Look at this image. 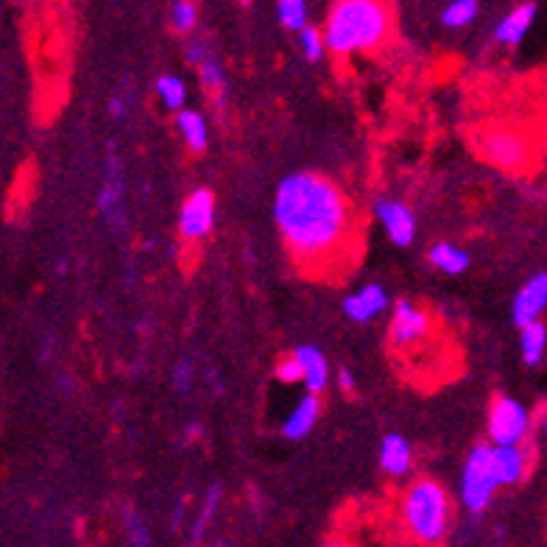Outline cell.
I'll use <instances>...</instances> for the list:
<instances>
[{
	"instance_id": "obj_15",
	"label": "cell",
	"mask_w": 547,
	"mask_h": 547,
	"mask_svg": "<svg viewBox=\"0 0 547 547\" xmlns=\"http://www.w3.org/2000/svg\"><path fill=\"white\" fill-rule=\"evenodd\" d=\"M321 419V400L319 394H302L294 402V408L288 411V416L282 419V436L288 441H302L313 433V427L319 425Z\"/></svg>"
},
{
	"instance_id": "obj_8",
	"label": "cell",
	"mask_w": 547,
	"mask_h": 547,
	"mask_svg": "<svg viewBox=\"0 0 547 547\" xmlns=\"http://www.w3.org/2000/svg\"><path fill=\"white\" fill-rule=\"evenodd\" d=\"M386 335L388 344L397 352H411L433 335V319L422 305H416L411 299H397L391 307Z\"/></svg>"
},
{
	"instance_id": "obj_14",
	"label": "cell",
	"mask_w": 547,
	"mask_h": 547,
	"mask_svg": "<svg viewBox=\"0 0 547 547\" xmlns=\"http://www.w3.org/2000/svg\"><path fill=\"white\" fill-rule=\"evenodd\" d=\"M291 355L302 369V386L307 388V394H324L330 386V377H333L327 355L313 344H299Z\"/></svg>"
},
{
	"instance_id": "obj_3",
	"label": "cell",
	"mask_w": 547,
	"mask_h": 547,
	"mask_svg": "<svg viewBox=\"0 0 547 547\" xmlns=\"http://www.w3.org/2000/svg\"><path fill=\"white\" fill-rule=\"evenodd\" d=\"M400 525L422 547H439L453 525V497L436 478H414L400 494Z\"/></svg>"
},
{
	"instance_id": "obj_10",
	"label": "cell",
	"mask_w": 547,
	"mask_h": 547,
	"mask_svg": "<svg viewBox=\"0 0 547 547\" xmlns=\"http://www.w3.org/2000/svg\"><path fill=\"white\" fill-rule=\"evenodd\" d=\"M372 215L377 221V227L383 229L388 241L394 246H411L416 241V232H419V221H416V213L411 210V204H405L402 199H394V196H380L374 199Z\"/></svg>"
},
{
	"instance_id": "obj_35",
	"label": "cell",
	"mask_w": 547,
	"mask_h": 547,
	"mask_svg": "<svg viewBox=\"0 0 547 547\" xmlns=\"http://www.w3.org/2000/svg\"><path fill=\"white\" fill-rule=\"evenodd\" d=\"M542 436H545V441H547V419L542 422Z\"/></svg>"
},
{
	"instance_id": "obj_16",
	"label": "cell",
	"mask_w": 547,
	"mask_h": 547,
	"mask_svg": "<svg viewBox=\"0 0 547 547\" xmlns=\"http://www.w3.org/2000/svg\"><path fill=\"white\" fill-rule=\"evenodd\" d=\"M536 3H520V6H514L511 12L494 26V42L497 45H506V48H517L525 37H528V31L534 28L536 20Z\"/></svg>"
},
{
	"instance_id": "obj_5",
	"label": "cell",
	"mask_w": 547,
	"mask_h": 547,
	"mask_svg": "<svg viewBox=\"0 0 547 547\" xmlns=\"http://www.w3.org/2000/svg\"><path fill=\"white\" fill-rule=\"evenodd\" d=\"M497 489H503V486L494 472L492 444H475L464 458V467H461V481H458L461 506L467 508L469 514H483L492 506Z\"/></svg>"
},
{
	"instance_id": "obj_9",
	"label": "cell",
	"mask_w": 547,
	"mask_h": 547,
	"mask_svg": "<svg viewBox=\"0 0 547 547\" xmlns=\"http://www.w3.org/2000/svg\"><path fill=\"white\" fill-rule=\"evenodd\" d=\"M215 193L210 187H196L190 190L179 207L176 229H179V241L193 246V243L207 241L215 229Z\"/></svg>"
},
{
	"instance_id": "obj_27",
	"label": "cell",
	"mask_w": 547,
	"mask_h": 547,
	"mask_svg": "<svg viewBox=\"0 0 547 547\" xmlns=\"http://www.w3.org/2000/svg\"><path fill=\"white\" fill-rule=\"evenodd\" d=\"M221 483H215V486H210V492H207V497H204V506H201V514L196 517V525H193V536H201L204 534V528L213 522V517L218 514V506H221Z\"/></svg>"
},
{
	"instance_id": "obj_30",
	"label": "cell",
	"mask_w": 547,
	"mask_h": 547,
	"mask_svg": "<svg viewBox=\"0 0 547 547\" xmlns=\"http://www.w3.org/2000/svg\"><path fill=\"white\" fill-rule=\"evenodd\" d=\"M193 380H196V366L190 361H179L171 372V383L179 394H187L193 388Z\"/></svg>"
},
{
	"instance_id": "obj_18",
	"label": "cell",
	"mask_w": 547,
	"mask_h": 547,
	"mask_svg": "<svg viewBox=\"0 0 547 547\" xmlns=\"http://www.w3.org/2000/svg\"><path fill=\"white\" fill-rule=\"evenodd\" d=\"M174 123L190 154H204L210 148V123L199 109H182L179 115H174Z\"/></svg>"
},
{
	"instance_id": "obj_31",
	"label": "cell",
	"mask_w": 547,
	"mask_h": 547,
	"mask_svg": "<svg viewBox=\"0 0 547 547\" xmlns=\"http://www.w3.org/2000/svg\"><path fill=\"white\" fill-rule=\"evenodd\" d=\"M274 374H277V380L285 383V386L302 383V369H299V363H296L294 355H285V358L274 366Z\"/></svg>"
},
{
	"instance_id": "obj_7",
	"label": "cell",
	"mask_w": 547,
	"mask_h": 547,
	"mask_svg": "<svg viewBox=\"0 0 547 547\" xmlns=\"http://www.w3.org/2000/svg\"><path fill=\"white\" fill-rule=\"evenodd\" d=\"M98 215L112 232H123L129 224V210H126V171H123L121 157L109 151L101 174V187L95 199Z\"/></svg>"
},
{
	"instance_id": "obj_20",
	"label": "cell",
	"mask_w": 547,
	"mask_h": 547,
	"mask_svg": "<svg viewBox=\"0 0 547 547\" xmlns=\"http://www.w3.org/2000/svg\"><path fill=\"white\" fill-rule=\"evenodd\" d=\"M199 84L204 93L213 98V104L218 109L227 104V93H229V81H227V70L221 65V59L218 56H210L207 62H201L199 67Z\"/></svg>"
},
{
	"instance_id": "obj_33",
	"label": "cell",
	"mask_w": 547,
	"mask_h": 547,
	"mask_svg": "<svg viewBox=\"0 0 547 547\" xmlns=\"http://www.w3.org/2000/svg\"><path fill=\"white\" fill-rule=\"evenodd\" d=\"M335 380H338V386L344 388V391H355V374L349 372V369H341Z\"/></svg>"
},
{
	"instance_id": "obj_6",
	"label": "cell",
	"mask_w": 547,
	"mask_h": 547,
	"mask_svg": "<svg viewBox=\"0 0 547 547\" xmlns=\"http://www.w3.org/2000/svg\"><path fill=\"white\" fill-rule=\"evenodd\" d=\"M534 430V416L528 411V405L517 397L500 394L489 405L486 416V433L492 447H511V444H525V439Z\"/></svg>"
},
{
	"instance_id": "obj_32",
	"label": "cell",
	"mask_w": 547,
	"mask_h": 547,
	"mask_svg": "<svg viewBox=\"0 0 547 547\" xmlns=\"http://www.w3.org/2000/svg\"><path fill=\"white\" fill-rule=\"evenodd\" d=\"M132 104H134L132 90H118V93L112 95V101H109V112H112V118H115V121H126V118L132 115Z\"/></svg>"
},
{
	"instance_id": "obj_29",
	"label": "cell",
	"mask_w": 547,
	"mask_h": 547,
	"mask_svg": "<svg viewBox=\"0 0 547 547\" xmlns=\"http://www.w3.org/2000/svg\"><path fill=\"white\" fill-rule=\"evenodd\" d=\"M210 56H213V48H210V42L204 40V37H187L185 59L190 65L199 67L201 62H207Z\"/></svg>"
},
{
	"instance_id": "obj_12",
	"label": "cell",
	"mask_w": 547,
	"mask_h": 547,
	"mask_svg": "<svg viewBox=\"0 0 547 547\" xmlns=\"http://www.w3.org/2000/svg\"><path fill=\"white\" fill-rule=\"evenodd\" d=\"M341 310L349 321L355 324H369L380 319L388 310V291L380 282H363L361 288L349 291L341 302Z\"/></svg>"
},
{
	"instance_id": "obj_23",
	"label": "cell",
	"mask_w": 547,
	"mask_h": 547,
	"mask_svg": "<svg viewBox=\"0 0 547 547\" xmlns=\"http://www.w3.org/2000/svg\"><path fill=\"white\" fill-rule=\"evenodd\" d=\"M168 20H171V28H174L176 34L193 37V31L199 26V6H196V0H174Z\"/></svg>"
},
{
	"instance_id": "obj_19",
	"label": "cell",
	"mask_w": 547,
	"mask_h": 547,
	"mask_svg": "<svg viewBox=\"0 0 547 547\" xmlns=\"http://www.w3.org/2000/svg\"><path fill=\"white\" fill-rule=\"evenodd\" d=\"M427 263L447 277H461L469 268V252L450 241H439L427 249Z\"/></svg>"
},
{
	"instance_id": "obj_24",
	"label": "cell",
	"mask_w": 547,
	"mask_h": 547,
	"mask_svg": "<svg viewBox=\"0 0 547 547\" xmlns=\"http://www.w3.org/2000/svg\"><path fill=\"white\" fill-rule=\"evenodd\" d=\"M481 12L478 0H450L441 12V23L447 28H467Z\"/></svg>"
},
{
	"instance_id": "obj_17",
	"label": "cell",
	"mask_w": 547,
	"mask_h": 547,
	"mask_svg": "<svg viewBox=\"0 0 547 547\" xmlns=\"http://www.w3.org/2000/svg\"><path fill=\"white\" fill-rule=\"evenodd\" d=\"M494 472L500 486H517L525 481L528 469H531V455L525 450V444H511V447H492Z\"/></svg>"
},
{
	"instance_id": "obj_11",
	"label": "cell",
	"mask_w": 547,
	"mask_h": 547,
	"mask_svg": "<svg viewBox=\"0 0 547 547\" xmlns=\"http://www.w3.org/2000/svg\"><path fill=\"white\" fill-rule=\"evenodd\" d=\"M547 310V271H536L534 277L522 282L511 299V321L517 327H528L542 321Z\"/></svg>"
},
{
	"instance_id": "obj_21",
	"label": "cell",
	"mask_w": 547,
	"mask_h": 547,
	"mask_svg": "<svg viewBox=\"0 0 547 547\" xmlns=\"http://www.w3.org/2000/svg\"><path fill=\"white\" fill-rule=\"evenodd\" d=\"M547 355V324L534 321L528 327H520V358L525 366H539Z\"/></svg>"
},
{
	"instance_id": "obj_25",
	"label": "cell",
	"mask_w": 547,
	"mask_h": 547,
	"mask_svg": "<svg viewBox=\"0 0 547 547\" xmlns=\"http://www.w3.org/2000/svg\"><path fill=\"white\" fill-rule=\"evenodd\" d=\"M277 17L288 31H302L307 26V0H277Z\"/></svg>"
},
{
	"instance_id": "obj_36",
	"label": "cell",
	"mask_w": 547,
	"mask_h": 547,
	"mask_svg": "<svg viewBox=\"0 0 547 547\" xmlns=\"http://www.w3.org/2000/svg\"><path fill=\"white\" fill-rule=\"evenodd\" d=\"M210 547H213V545H210Z\"/></svg>"
},
{
	"instance_id": "obj_1",
	"label": "cell",
	"mask_w": 547,
	"mask_h": 547,
	"mask_svg": "<svg viewBox=\"0 0 547 547\" xmlns=\"http://www.w3.org/2000/svg\"><path fill=\"white\" fill-rule=\"evenodd\" d=\"M271 210L285 249L305 271L344 263L355 238V207L335 179L319 171L282 176Z\"/></svg>"
},
{
	"instance_id": "obj_4",
	"label": "cell",
	"mask_w": 547,
	"mask_h": 547,
	"mask_svg": "<svg viewBox=\"0 0 547 547\" xmlns=\"http://www.w3.org/2000/svg\"><path fill=\"white\" fill-rule=\"evenodd\" d=\"M478 151L492 168L506 171V174H522L536 160L534 137L522 129H514V126H492V129L481 132Z\"/></svg>"
},
{
	"instance_id": "obj_2",
	"label": "cell",
	"mask_w": 547,
	"mask_h": 547,
	"mask_svg": "<svg viewBox=\"0 0 547 547\" xmlns=\"http://www.w3.org/2000/svg\"><path fill=\"white\" fill-rule=\"evenodd\" d=\"M321 31L327 54L338 59L374 54L391 34V12L386 0H335Z\"/></svg>"
},
{
	"instance_id": "obj_13",
	"label": "cell",
	"mask_w": 547,
	"mask_h": 547,
	"mask_svg": "<svg viewBox=\"0 0 547 547\" xmlns=\"http://www.w3.org/2000/svg\"><path fill=\"white\" fill-rule=\"evenodd\" d=\"M377 464H380V472L388 478H408L416 464L414 444L402 433H388L386 439L380 441Z\"/></svg>"
},
{
	"instance_id": "obj_26",
	"label": "cell",
	"mask_w": 547,
	"mask_h": 547,
	"mask_svg": "<svg viewBox=\"0 0 547 547\" xmlns=\"http://www.w3.org/2000/svg\"><path fill=\"white\" fill-rule=\"evenodd\" d=\"M299 51L307 62H321L327 54V42H324V31L316 26H305L299 31Z\"/></svg>"
},
{
	"instance_id": "obj_22",
	"label": "cell",
	"mask_w": 547,
	"mask_h": 547,
	"mask_svg": "<svg viewBox=\"0 0 547 547\" xmlns=\"http://www.w3.org/2000/svg\"><path fill=\"white\" fill-rule=\"evenodd\" d=\"M154 93L160 98L162 107L168 109V112H174V115L187 109V84L176 73H162L157 84H154Z\"/></svg>"
},
{
	"instance_id": "obj_28",
	"label": "cell",
	"mask_w": 547,
	"mask_h": 547,
	"mask_svg": "<svg viewBox=\"0 0 547 547\" xmlns=\"http://www.w3.org/2000/svg\"><path fill=\"white\" fill-rule=\"evenodd\" d=\"M126 539L132 547H151V531L143 517H137V514L126 517Z\"/></svg>"
},
{
	"instance_id": "obj_34",
	"label": "cell",
	"mask_w": 547,
	"mask_h": 547,
	"mask_svg": "<svg viewBox=\"0 0 547 547\" xmlns=\"http://www.w3.org/2000/svg\"><path fill=\"white\" fill-rule=\"evenodd\" d=\"M321 547H355L349 539H344V536H333V539H327Z\"/></svg>"
}]
</instances>
